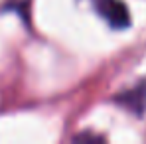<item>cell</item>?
Listing matches in <instances>:
<instances>
[{
    "label": "cell",
    "instance_id": "obj_1",
    "mask_svg": "<svg viewBox=\"0 0 146 144\" xmlns=\"http://www.w3.org/2000/svg\"><path fill=\"white\" fill-rule=\"evenodd\" d=\"M99 14L117 30H124L130 26V14L128 8L121 0H97Z\"/></svg>",
    "mask_w": 146,
    "mask_h": 144
},
{
    "label": "cell",
    "instance_id": "obj_2",
    "mask_svg": "<svg viewBox=\"0 0 146 144\" xmlns=\"http://www.w3.org/2000/svg\"><path fill=\"white\" fill-rule=\"evenodd\" d=\"M117 101H119L121 105H124L126 109L134 111L136 115H142L146 111V81L138 83L134 89H130V91L119 95Z\"/></svg>",
    "mask_w": 146,
    "mask_h": 144
}]
</instances>
